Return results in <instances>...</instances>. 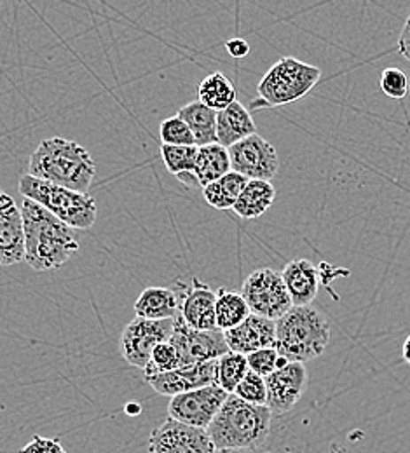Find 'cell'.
<instances>
[{
  "instance_id": "33",
  "label": "cell",
  "mask_w": 410,
  "mask_h": 453,
  "mask_svg": "<svg viewBox=\"0 0 410 453\" xmlns=\"http://www.w3.org/2000/svg\"><path fill=\"white\" fill-rule=\"evenodd\" d=\"M381 91L391 100H402L409 93V77L404 70L388 66L381 75Z\"/></svg>"
},
{
  "instance_id": "31",
  "label": "cell",
  "mask_w": 410,
  "mask_h": 453,
  "mask_svg": "<svg viewBox=\"0 0 410 453\" xmlns=\"http://www.w3.org/2000/svg\"><path fill=\"white\" fill-rule=\"evenodd\" d=\"M159 136H161L163 145H175V147L196 145V138H194L190 127L178 115L170 117V119H165L161 122Z\"/></svg>"
},
{
  "instance_id": "8",
  "label": "cell",
  "mask_w": 410,
  "mask_h": 453,
  "mask_svg": "<svg viewBox=\"0 0 410 453\" xmlns=\"http://www.w3.org/2000/svg\"><path fill=\"white\" fill-rule=\"evenodd\" d=\"M168 342L175 347L182 366L217 361L229 352L222 330H192L178 314L174 319V334Z\"/></svg>"
},
{
  "instance_id": "19",
  "label": "cell",
  "mask_w": 410,
  "mask_h": 453,
  "mask_svg": "<svg viewBox=\"0 0 410 453\" xmlns=\"http://www.w3.org/2000/svg\"><path fill=\"white\" fill-rule=\"evenodd\" d=\"M257 134V126L250 111L235 102L226 111L217 113V143L229 149L241 140Z\"/></svg>"
},
{
  "instance_id": "37",
  "label": "cell",
  "mask_w": 410,
  "mask_h": 453,
  "mask_svg": "<svg viewBox=\"0 0 410 453\" xmlns=\"http://www.w3.org/2000/svg\"><path fill=\"white\" fill-rule=\"evenodd\" d=\"M215 453H273V450L267 449V445H264V447L251 449V450H217Z\"/></svg>"
},
{
  "instance_id": "5",
  "label": "cell",
  "mask_w": 410,
  "mask_h": 453,
  "mask_svg": "<svg viewBox=\"0 0 410 453\" xmlns=\"http://www.w3.org/2000/svg\"><path fill=\"white\" fill-rule=\"evenodd\" d=\"M18 190L23 199H30L51 215H55L63 224L72 228H91L97 222V203L88 194H79L55 183L34 178L30 174L21 176Z\"/></svg>"
},
{
  "instance_id": "28",
  "label": "cell",
  "mask_w": 410,
  "mask_h": 453,
  "mask_svg": "<svg viewBox=\"0 0 410 453\" xmlns=\"http://www.w3.org/2000/svg\"><path fill=\"white\" fill-rule=\"evenodd\" d=\"M199 147H175V145H161V157L166 170L180 174H192L196 170Z\"/></svg>"
},
{
  "instance_id": "18",
  "label": "cell",
  "mask_w": 410,
  "mask_h": 453,
  "mask_svg": "<svg viewBox=\"0 0 410 453\" xmlns=\"http://www.w3.org/2000/svg\"><path fill=\"white\" fill-rule=\"evenodd\" d=\"M287 291L292 298L293 307L311 305L318 296L320 273L316 265L306 258H297L285 265L282 271Z\"/></svg>"
},
{
  "instance_id": "29",
  "label": "cell",
  "mask_w": 410,
  "mask_h": 453,
  "mask_svg": "<svg viewBox=\"0 0 410 453\" xmlns=\"http://www.w3.org/2000/svg\"><path fill=\"white\" fill-rule=\"evenodd\" d=\"M180 366L182 365H180V357H178L175 347L170 342H163V343L156 345L151 354V359L143 370L145 380H151L154 377L174 372Z\"/></svg>"
},
{
  "instance_id": "35",
  "label": "cell",
  "mask_w": 410,
  "mask_h": 453,
  "mask_svg": "<svg viewBox=\"0 0 410 453\" xmlns=\"http://www.w3.org/2000/svg\"><path fill=\"white\" fill-rule=\"evenodd\" d=\"M397 50H398V55L410 63V14L404 23L402 32H400Z\"/></svg>"
},
{
  "instance_id": "25",
  "label": "cell",
  "mask_w": 410,
  "mask_h": 453,
  "mask_svg": "<svg viewBox=\"0 0 410 453\" xmlns=\"http://www.w3.org/2000/svg\"><path fill=\"white\" fill-rule=\"evenodd\" d=\"M248 181L250 180H246L243 174L229 171L220 180L206 185L203 188V197L215 210H233Z\"/></svg>"
},
{
  "instance_id": "27",
  "label": "cell",
  "mask_w": 410,
  "mask_h": 453,
  "mask_svg": "<svg viewBox=\"0 0 410 453\" xmlns=\"http://www.w3.org/2000/svg\"><path fill=\"white\" fill-rule=\"evenodd\" d=\"M250 372L246 356L229 350L217 359V386L228 395H235L236 388Z\"/></svg>"
},
{
  "instance_id": "24",
  "label": "cell",
  "mask_w": 410,
  "mask_h": 453,
  "mask_svg": "<svg viewBox=\"0 0 410 453\" xmlns=\"http://www.w3.org/2000/svg\"><path fill=\"white\" fill-rule=\"evenodd\" d=\"M197 102L213 112H222L237 102L235 84L222 72H213L201 81L197 88Z\"/></svg>"
},
{
  "instance_id": "23",
  "label": "cell",
  "mask_w": 410,
  "mask_h": 453,
  "mask_svg": "<svg viewBox=\"0 0 410 453\" xmlns=\"http://www.w3.org/2000/svg\"><path fill=\"white\" fill-rule=\"evenodd\" d=\"M176 115L190 127L197 147L217 143V112L196 100L182 107Z\"/></svg>"
},
{
  "instance_id": "32",
  "label": "cell",
  "mask_w": 410,
  "mask_h": 453,
  "mask_svg": "<svg viewBox=\"0 0 410 453\" xmlns=\"http://www.w3.org/2000/svg\"><path fill=\"white\" fill-rule=\"evenodd\" d=\"M235 396L250 403V404H257V406H266L267 403V386H266V379L253 373L251 370L246 373V377L239 382V386L236 388Z\"/></svg>"
},
{
  "instance_id": "17",
  "label": "cell",
  "mask_w": 410,
  "mask_h": 453,
  "mask_svg": "<svg viewBox=\"0 0 410 453\" xmlns=\"http://www.w3.org/2000/svg\"><path fill=\"white\" fill-rule=\"evenodd\" d=\"M229 350L248 356L255 350L275 347L276 342V321L250 314L241 325L224 332Z\"/></svg>"
},
{
  "instance_id": "7",
  "label": "cell",
  "mask_w": 410,
  "mask_h": 453,
  "mask_svg": "<svg viewBox=\"0 0 410 453\" xmlns=\"http://www.w3.org/2000/svg\"><path fill=\"white\" fill-rule=\"evenodd\" d=\"M248 303L251 314L278 321L293 309L292 298L287 291L282 273L275 269H257L251 273L239 291Z\"/></svg>"
},
{
  "instance_id": "3",
  "label": "cell",
  "mask_w": 410,
  "mask_h": 453,
  "mask_svg": "<svg viewBox=\"0 0 410 453\" xmlns=\"http://www.w3.org/2000/svg\"><path fill=\"white\" fill-rule=\"evenodd\" d=\"M271 424L273 413L267 406L250 404L229 395L206 433L217 450H251L267 443Z\"/></svg>"
},
{
  "instance_id": "11",
  "label": "cell",
  "mask_w": 410,
  "mask_h": 453,
  "mask_svg": "<svg viewBox=\"0 0 410 453\" xmlns=\"http://www.w3.org/2000/svg\"><path fill=\"white\" fill-rule=\"evenodd\" d=\"M228 397L229 395L219 386L203 388L172 397L168 404V413L176 422L197 429H208Z\"/></svg>"
},
{
  "instance_id": "26",
  "label": "cell",
  "mask_w": 410,
  "mask_h": 453,
  "mask_svg": "<svg viewBox=\"0 0 410 453\" xmlns=\"http://www.w3.org/2000/svg\"><path fill=\"white\" fill-rule=\"evenodd\" d=\"M251 314L248 303L244 302L239 291L220 288L217 291V303H215V319L217 328L222 332L233 330L241 325Z\"/></svg>"
},
{
  "instance_id": "30",
  "label": "cell",
  "mask_w": 410,
  "mask_h": 453,
  "mask_svg": "<svg viewBox=\"0 0 410 453\" xmlns=\"http://www.w3.org/2000/svg\"><path fill=\"white\" fill-rule=\"evenodd\" d=\"M246 361L250 370L264 379H267L271 373L289 365V361L283 356H280V352L275 347L255 350L246 356Z\"/></svg>"
},
{
  "instance_id": "12",
  "label": "cell",
  "mask_w": 410,
  "mask_h": 453,
  "mask_svg": "<svg viewBox=\"0 0 410 453\" xmlns=\"http://www.w3.org/2000/svg\"><path fill=\"white\" fill-rule=\"evenodd\" d=\"M174 291L178 298V316L185 321L189 328L201 332L217 330V291H213L208 284L199 281L197 278L192 280L190 286L176 283V289Z\"/></svg>"
},
{
  "instance_id": "36",
  "label": "cell",
  "mask_w": 410,
  "mask_h": 453,
  "mask_svg": "<svg viewBox=\"0 0 410 453\" xmlns=\"http://www.w3.org/2000/svg\"><path fill=\"white\" fill-rule=\"evenodd\" d=\"M226 50H228V53H229L231 57L236 58V59H241V58L248 57V53H250V44H248L244 39L236 37V39H229V41L226 42Z\"/></svg>"
},
{
  "instance_id": "1",
  "label": "cell",
  "mask_w": 410,
  "mask_h": 453,
  "mask_svg": "<svg viewBox=\"0 0 410 453\" xmlns=\"http://www.w3.org/2000/svg\"><path fill=\"white\" fill-rule=\"evenodd\" d=\"M19 210L25 226V262L34 271L59 269L79 251L75 228L30 199H23Z\"/></svg>"
},
{
  "instance_id": "38",
  "label": "cell",
  "mask_w": 410,
  "mask_h": 453,
  "mask_svg": "<svg viewBox=\"0 0 410 453\" xmlns=\"http://www.w3.org/2000/svg\"><path fill=\"white\" fill-rule=\"evenodd\" d=\"M402 356H404V359H406V363L410 365V335L404 342V347H402Z\"/></svg>"
},
{
  "instance_id": "13",
  "label": "cell",
  "mask_w": 410,
  "mask_h": 453,
  "mask_svg": "<svg viewBox=\"0 0 410 453\" xmlns=\"http://www.w3.org/2000/svg\"><path fill=\"white\" fill-rule=\"evenodd\" d=\"M151 453H215L206 429H197L168 417L149 438Z\"/></svg>"
},
{
  "instance_id": "16",
  "label": "cell",
  "mask_w": 410,
  "mask_h": 453,
  "mask_svg": "<svg viewBox=\"0 0 410 453\" xmlns=\"http://www.w3.org/2000/svg\"><path fill=\"white\" fill-rule=\"evenodd\" d=\"M25 260L23 215L14 199L0 188V265L9 267Z\"/></svg>"
},
{
  "instance_id": "15",
  "label": "cell",
  "mask_w": 410,
  "mask_h": 453,
  "mask_svg": "<svg viewBox=\"0 0 410 453\" xmlns=\"http://www.w3.org/2000/svg\"><path fill=\"white\" fill-rule=\"evenodd\" d=\"M161 396H178L203 388L217 386V361L180 366L174 372L145 380Z\"/></svg>"
},
{
  "instance_id": "4",
  "label": "cell",
  "mask_w": 410,
  "mask_h": 453,
  "mask_svg": "<svg viewBox=\"0 0 410 453\" xmlns=\"http://www.w3.org/2000/svg\"><path fill=\"white\" fill-rule=\"evenodd\" d=\"M330 343V323L314 307H293L276 321L275 349L289 363L320 357Z\"/></svg>"
},
{
  "instance_id": "2",
  "label": "cell",
  "mask_w": 410,
  "mask_h": 453,
  "mask_svg": "<svg viewBox=\"0 0 410 453\" xmlns=\"http://www.w3.org/2000/svg\"><path fill=\"white\" fill-rule=\"evenodd\" d=\"M27 174L79 194H88L97 174V163L77 142L55 136L43 140L34 150Z\"/></svg>"
},
{
  "instance_id": "9",
  "label": "cell",
  "mask_w": 410,
  "mask_h": 453,
  "mask_svg": "<svg viewBox=\"0 0 410 453\" xmlns=\"http://www.w3.org/2000/svg\"><path fill=\"white\" fill-rule=\"evenodd\" d=\"M174 334V319L151 321L135 318L120 335V356L129 366L145 370L156 345L168 342Z\"/></svg>"
},
{
  "instance_id": "22",
  "label": "cell",
  "mask_w": 410,
  "mask_h": 453,
  "mask_svg": "<svg viewBox=\"0 0 410 453\" xmlns=\"http://www.w3.org/2000/svg\"><path fill=\"white\" fill-rule=\"evenodd\" d=\"M231 171L229 150L219 143H212L206 147H199L196 170L192 173L196 183L199 187H206Z\"/></svg>"
},
{
  "instance_id": "20",
  "label": "cell",
  "mask_w": 410,
  "mask_h": 453,
  "mask_svg": "<svg viewBox=\"0 0 410 453\" xmlns=\"http://www.w3.org/2000/svg\"><path fill=\"white\" fill-rule=\"evenodd\" d=\"M135 314L136 318L151 321L175 319L178 314V298L175 291L161 286L143 289L135 302Z\"/></svg>"
},
{
  "instance_id": "34",
  "label": "cell",
  "mask_w": 410,
  "mask_h": 453,
  "mask_svg": "<svg viewBox=\"0 0 410 453\" xmlns=\"http://www.w3.org/2000/svg\"><path fill=\"white\" fill-rule=\"evenodd\" d=\"M19 453H66L61 447L59 440L53 438H43V436H34L32 441H28Z\"/></svg>"
},
{
  "instance_id": "10",
  "label": "cell",
  "mask_w": 410,
  "mask_h": 453,
  "mask_svg": "<svg viewBox=\"0 0 410 453\" xmlns=\"http://www.w3.org/2000/svg\"><path fill=\"white\" fill-rule=\"evenodd\" d=\"M231 171L243 174L246 180L271 181L280 170V157L271 142L264 136L251 134L228 149Z\"/></svg>"
},
{
  "instance_id": "14",
  "label": "cell",
  "mask_w": 410,
  "mask_h": 453,
  "mask_svg": "<svg viewBox=\"0 0 410 453\" xmlns=\"http://www.w3.org/2000/svg\"><path fill=\"white\" fill-rule=\"evenodd\" d=\"M307 370L304 363H289L266 379L267 403L273 415H285L298 404L307 389Z\"/></svg>"
},
{
  "instance_id": "21",
  "label": "cell",
  "mask_w": 410,
  "mask_h": 453,
  "mask_svg": "<svg viewBox=\"0 0 410 453\" xmlns=\"http://www.w3.org/2000/svg\"><path fill=\"white\" fill-rule=\"evenodd\" d=\"M275 199H276V188L271 181L250 180L244 190L241 192L233 211L244 220H253L262 217L273 206Z\"/></svg>"
},
{
  "instance_id": "6",
  "label": "cell",
  "mask_w": 410,
  "mask_h": 453,
  "mask_svg": "<svg viewBox=\"0 0 410 453\" xmlns=\"http://www.w3.org/2000/svg\"><path fill=\"white\" fill-rule=\"evenodd\" d=\"M320 79V66L293 57L282 58L260 79L257 86L259 104H253V107H282L295 104L313 91Z\"/></svg>"
}]
</instances>
